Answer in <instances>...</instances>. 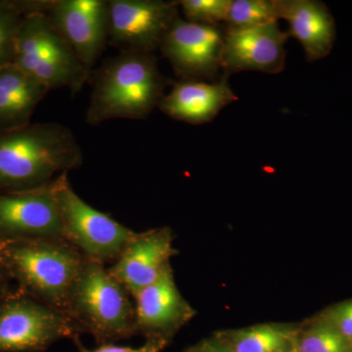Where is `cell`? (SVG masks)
<instances>
[{
    "instance_id": "obj_23",
    "label": "cell",
    "mask_w": 352,
    "mask_h": 352,
    "mask_svg": "<svg viewBox=\"0 0 352 352\" xmlns=\"http://www.w3.org/2000/svg\"><path fill=\"white\" fill-rule=\"evenodd\" d=\"M318 316L330 324L352 346V298L331 305Z\"/></svg>"
},
{
    "instance_id": "obj_27",
    "label": "cell",
    "mask_w": 352,
    "mask_h": 352,
    "mask_svg": "<svg viewBox=\"0 0 352 352\" xmlns=\"http://www.w3.org/2000/svg\"><path fill=\"white\" fill-rule=\"evenodd\" d=\"M279 352H298L296 351V346L291 347V349H285V351H279Z\"/></svg>"
},
{
    "instance_id": "obj_26",
    "label": "cell",
    "mask_w": 352,
    "mask_h": 352,
    "mask_svg": "<svg viewBox=\"0 0 352 352\" xmlns=\"http://www.w3.org/2000/svg\"><path fill=\"white\" fill-rule=\"evenodd\" d=\"M11 282L12 280L9 277L8 273L6 272V268L2 264L1 258H0V298L9 295L13 291Z\"/></svg>"
},
{
    "instance_id": "obj_14",
    "label": "cell",
    "mask_w": 352,
    "mask_h": 352,
    "mask_svg": "<svg viewBox=\"0 0 352 352\" xmlns=\"http://www.w3.org/2000/svg\"><path fill=\"white\" fill-rule=\"evenodd\" d=\"M133 298L136 332L146 339L171 340L196 315L176 286L171 266Z\"/></svg>"
},
{
    "instance_id": "obj_4",
    "label": "cell",
    "mask_w": 352,
    "mask_h": 352,
    "mask_svg": "<svg viewBox=\"0 0 352 352\" xmlns=\"http://www.w3.org/2000/svg\"><path fill=\"white\" fill-rule=\"evenodd\" d=\"M131 298L105 264L87 259L69 293L65 314L99 344H112L138 333Z\"/></svg>"
},
{
    "instance_id": "obj_18",
    "label": "cell",
    "mask_w": 352,
    "mask_h": 352,
    "mask_svg": "<svg viewBox=\"0 0 352 352\" xmlns=\"http://www.w3.org/2000/svg\"><path fill=\"white\" fill-rule=\"evenodd\" d=\"M298 327L264 323L214 336L230 352H279L295 346Z\"/></svg>"
},
{
    "instance_id": "obj_15",
    "label": "cell",
    "mask_w": 352,
    "mask_h": 352,
    "mask_svg": "<svg viewBox=\"0 0 352 352\" xmlns=\"http://www.w3.org/2000/svg\"><path fill=\"white\" fill-rule=\"evenodd\" d=\"M238 100L228 83V76H222L217 82L180 80L170 94L164 95L160 110L173 119L191 124L212 122L229 104Z\"/></svg>"
},
{
    "instance_id": "obj_22",
    "label": "cell",
    "mask_w": 352,
    "mask_h": 352,
    "mask_svg": "<svg viewBox=\"0 0 352 352\" xmlns=\"http://www.w3.org/2000/svg\"><path fill=\"white\" fill-rule=\"evenodd\" d=\"M231 0H182L179 6L190 22L222 25L226 24Z\"/></svg>"
},
{
    "instance_id": "obj_6",
    "label": "cell",
    "mask_w": 352,
    "mask_h": 352,
    "mask_svg": "<svg viewBox=\"0 0 352 352\" xmlns=\"http://www.w3.org/2000/svg\"><path fill=\"white\" fill-rule=\"evenodd\" d=\"M68 173H62L52 183L64 239L89 261L115 263L135 231L88 205L72 187Z\"/></svg>"
},
{
    "instance_id": "obj_2",
    "label": "cell",
    "mask_w": 352,
    "mask_h": 352,
    "mask_svg": "<svg viewBox=\"0 0 352 352\" xmlns=\"http://www.w3.org/2000/svg\"><path fill=\"white\" fill-rule=\"evenodd\" d=\"M85 120L96 126L113 119L142 120L164 96L166 78L154 53L122 51L92 71Z\"/></svg>"
},
{
    "instance_id": "obj_7",
    "label": "cell",
    "mask_w": 352,
    "mask_h": 352,
    "mask_svg": "<svg viewBox=\"0 0 352 352\" xmlns=\"http://www.w3.org/2000/svg\"><path fill=\"white\" fill-rule=\"evenodd\" d=\"M82 333L68 315L18 289L0 298V352H44Z\"/></svg>"
},
{
    "instance_id": "obj_10",
    "label": "cell",
    "mask_w": 352,
    "mask_h": 352,
    "mask_svg": "<svg viewBox=\"0 0 352 352\" xmlns=\"http://www.w3.org/2000/svg\"><path fill=\"white\" fill-rule=\"evenodd\" d=\"M46 16L87 69L94 71L109 38L108 1L52 0Z\"/></svg>"
},
{
    "instance_id": "obj_16",
    "label": "cell",
    "mask_w": 352,
    "mask_h": 352,
    "mask_svg": "<svg viewBox=\"0 0 352 352\" xmlns=\"http://www.w3.org/2000/svg\"><path fill=\"white\" fill-rule=\"evenodd\" d=\"M279 18L289 24V36L298 39L307 61L330 54L337 38V27L327 6L318 0H277Z\"/></svg>"
},
{
    "instance_id": "obj_13",
    "label": "cell",
    "mask_w": 352,
    "mask_h": 352,
    "mask_svg": "<svg viewBox=\"0 0 352 352\" xmlns=\"http://www.w3.org/2000/svg\"><path fill=\"white\" fill-rule=\"evenodd\" d=\"M173 239L170 227L136 232L108 268L132 298L170 267V259L178 252L173 247Z\"/></svg>"
},
{
    "instance_id": "obj_20",
    "label": "cell",
    "mask_w": 352,
    "mask_h": 352,
    "mask_svg": "<svg viewBox=\"0 0 352 352\" xmlns=\"http://www.w3.org/2000/svg\"><path fill=\"white\" fill-rule=\"evenodd\" d=\"M280 20L277 0H231L226 27L254 28Z\"/></svg>"
},
{
    "instance_id": "obj_24",
    "label": "cell",
    "mask_w": 352,
    "mask_h": 352,
    "mask_svg": "<svg viewBox=\"0 0 352 352\" xmlns=\"http://www.w3.org/2000/svg\"><path fill=\"white\" fill-rule=\"evenodd\" d=\"M78 352H162L170 344V340L164 338L146 339L145 344L139 347L120 346L113 344H104L97 349H89L80 342V337L74 339Z\"/></svg>"
},
{
    "instance_id": "obj_5",
    "label": "cell",
    "mask_w": 352,
    "mask_h": 352,
    "mask_svg": "<svg viewBox=\"0 0 352 352\" xmlns=\"http://www.w3.org/2000/svg\"><path fill=\"white\" fill-rule=\"evenodd\" d=\"M14 64L50 90L67 87L74 94L89 82L92 73L52 27L46 14L41 13L30 14L23 19Z\"/></svg>"
},
{
    "instance_id": "obj_3",
    "label": "cell",
    "mask_w": 352,
    "mask_h": 352,
    "mask_svg": "<svg viewBox=\"0 0 352 352\" xmlns=\"http://www.w3.org/2000/svg\"><path fill=\"white\" fill-rule=\"evenodd\" d=\"M0 258L19 291L63 314L87 259L57 238L0 242Z\"/></svg>"
},
{
    "instance_id": "obj_17",
    "label": "cell",
    "mask_w": 352,
    "mask_h": 352,
    "mask_svg": "<svg viewBox=\"0 0 352 352\" xmlns=\"http://www.w3.org/2000/svg\"><path fill=\"white\" fill-rule=\"evenodd\" d=\"M50 89L15 64L0 69V132L24 129Z\"/></svg>"
},
{
    "instance_id": "obj_9",
    "label": "cell",
    "mask_w": 352,
    "mask_h": 352,
    "mask_svg": "<svg viewBox=\"0 0 352 352\" xmlns=\"http://www.w3.org/2000/svg\"><path fill=\"white\" fill-rule=\"evenodd\" d=\"M179 1L109 0V38L122 51L154 53L177 19Z\"/></svg>"
},
{
    "instance_id": "obj_25",
    "label": "cell",
    "mask_w": 352,
    "mask_h": 352,
    "mask_svg": "<svg viewBox=\"0 0 352 352\" xmlns=\"http://www.w3.org/2000/svg\"><path fill=\"white\" fill-rule=\"evenodd\" d=\"M186 352H230L217 338L214 336L210 339L201 340L199 344L190 347Z\"/></svg>"
},
{
    "instance_id": "obj_21",
    "label": "cell",
    "mask_w": 352,
    "mask_h": 352,
    "mask_svg": "<svg viewBox=\"0 0 352 352\" xmlns=\"http://www.w3.org/2000/svg\"><path fill=\"white\" fill-rule=\"evenodd\" d=\"M24 17L17 0H0V69L15 63L16 43Z\"/></svg>"
},
{
    "instance_id": "obj_8",
    "label": "cell",
    "mask_w": 352,
    "mask_h": 352,
    "mask_svg": "<svg viewBox=\"0 0 352 352\" xmlns=\"http://www.w3.org/2000/svg\"><path fill=\"white\" fill-rule=\"evenodd\" d=\"M226 25L199 24L177 18L159 50L182 80L217 82L221 71Z\"/></svg>"
},
{
    "instance_id": "obj_12",
    "label": "cell",
    "mask_w": 352,
    "mask_h": 352,
    "mask_svg": "<svg viewBox=\"0 0 352 352\" xmlns=\"http://www.w3.org/2000/svg\"><path fill=\"white\" fill-rule=\"evenodd\" d=\"M289 36L288 32L280 30L278 22L242 29L226 27L221 58L223 76L245 71L268 75L281 73Z\"/></svg>"
},
{
    "instance_id": "obj_11",
    "label": "cell",
    "mask_w": 352,
    "mask_h": 352,
    "mask_svg": "<svg viewBox=\"0 0 352 352\" xmlns=\"http://www.w3.org/2000/svg\"><path fill=\"white\" fill-rule=\"evenodd\" d=\"M52 183L29 191L0 193V242L64 239Z\"/></svg>"
},
{
    "instance_id": "obj_19",
    "label": "cell",
    "mask_w": 352,
    "mask_h": 352,
    "mask_svg": "<svg viewBox=\"0 0 352 352\" xmlns=\"http://www.w3.org/2000/svg\"><path fill=\"white\" fill-rule=\"evenodd\" d=\"M298 352H352V346L338 331L317 315L298 327Z\"/></svg>"
},
{
    "instance_id": "obj_1",
    "label": "cell",
    "mask_w": 352,
    "mask_h": 352,
    "mask_svg": "<svg viewBox=\"0 0 352 352\" xmlns=\"http://www.w3.org/2000/svg\"><path fill=\"white\" fill-rule=\"evenodd\" d=\"M82 164V148L63 124L41 122L0 132V193L41 188Z\"/></svg>"
}]
</instances>
